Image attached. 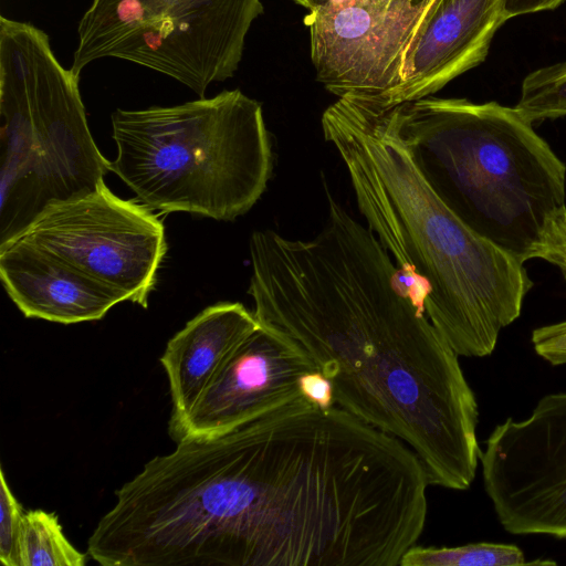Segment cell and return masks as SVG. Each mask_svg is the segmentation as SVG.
I'll return each instance as SVG.
<instances>
[{
	"mask_svg": "<svg viewBox=\"0 0 566 566\" xmlns=\"http://www.w3.org/2000/svg\"><path fill=\"white\" fill-rule=\"evenodd\" d=\"M325 192L327 219L313 239L252 233L253 313L312 358L336 406L406 443L429 484L468 490L479 408L459 355L407 296L374 232Z\"/></svg>",
	"mask_w": 566,
	"mask_h": 566,
	"instance_id": "obj_1",
	"label": "cell"
},
{
	"mask_svg": "<svg viewBox=\"0 0 566 566\" xmlns=\"http://www.w3.org/2000/svg\"><path fill=\"white\" fill-rule=\"evenodd\" d=\"M360 213L392 255L407 296L451 348L485 357L533 287L524 263L468 227L416 165L389 107L346 95L322 116Z\"/></svg>",
	"mask_w": 566,
	"mask_h": 566,
	"instance_id": "obj_2",
	"label": "cell"
},
{
	"mask_svg": "<svg viewBox=\"0 0 566 566\" xmlns=\"http://www.w3.org/2000/svg\"><path fill=\"white\" fill-rule=\"evenodd\" d=\"M389 107L439 198L521 262L566 206V166L515 107L427 96Z\"/></svg>",
	"mask_w": 566,
	"mask_h": 566,
	"instance_id": "obj_3",
	"label": "cell"
},
{
	"mask_svg": "<svg viewBox=\"0 0 566 566\" xmlns=\"http://www.w3.org/2000/svg\"><path fill=\"white\" fill-rule=\"evenodd\" d=\"M115 172L151 210L219 221L247 213L273 167L261 104L240 90L112 114Z\"/></svg>",
	"mask_w": 566,
	"mask_h": 566,
	"instance_id": "obj_4",
	"label": "cell"
},
{
	"mask_svg": "<svg viewBox=\"0 0 566 566\" xmlns=\"http://www.w3.org/2000/svg\"><path fill=\"white\" fill-rule=\"evenodd\" d=\"M78 81L44 31L0 17V245L50 205L95 190L111 171Z\"/></svg>",
	"mask_w": 566,
	"mask_h": 566,
	"instance_id": "obj_5",
	"label": "cell"
},
{
	"mask_svg": "<svg viewBox=\"0 0 566 566\" xmlns=\"http://www.w3.org/2000/svg\"><path fill=\"white\" fill-rule=\"evenodd\" d=\"M261 0H93L82 17L71 70L103 57L129 61L205 97L234 75Z\"/></svg>",
	"mask_w": 566,
	"mask_h": 566,
	"instance_id": "obj_6",
	"label": "cell"
},
{
	"mask_svg": "<svg viewBox=\"0 0 566 566\" xmlns=\"http://www.w3.org/2000/svg\"><path fill=\"white\" fill-rule=\"evenodd\" d=\"M18 238L144 308L167 251L158 216L144 203L117 197L105 181L50 205Z\"/></svg>",
	"mask_w": 566,
	"mask_h": 566,
	"instance_id": "obj_7",
	"label": "cell"
},
{
	"mask_svg": "<svg viewBox=\"0 0 566 566\" xmlns=\"http://www.w3.org/2000/svg\"><path fill=\"white\" fill-rule=\"evenodd\" d=\"M485 442L483 485L502 527L566 538V392L542 397L525 420L507 418Z\"/></svg>",
	"mask_w": 566,
	"mask_h": 566,
	"instance_id": "obj_8",
	"label": "cell"
},
{
	"mask_svg": "<svg viewBox=\"0 0 566 566\" xmlns=\"http://www.w3.org/2000/svg\"><path fill=\"white\" fill-rule=\"evenodd\" d=\"M438 0H338L304 17L316 80L337 97L381 101Z\"/></svg>",
	"mask_w": 566,
	"mask_h": 566,
	"instance_id": "obj_9",
	"label": "cell"
},
{
	"mask_svg": "<svg viewBox=\"0 0 566 566\" xmlns=\"http://www.w3.org/2000/svg\"><path fill=\"white\" fill-rule=\"evenodd\" d=\"M314 370L316 365L295 342L261 325L232 353L170 434L179 441L232 431L303 398L301 378Z\"/></svg>",
	"mask_w": 566,
	"mask_h": 566,
	"instance_id": "obj_10",
	"label": "cell"
},
{
	"mask_svg": "<svg viewBox=\"0 0 566 566\" xmlns=\"http://www.w3.org/2000/svg\"><path fill=\"white\" fill-rule=\"evenodd\" d=\"M504 0H438L408 55L399 84L381 101L394 106L440 91L481 64L506 21ZM370 99V98H368Z\"/></svg>",
	"mask_w": 566,
	"mask_h": 566,
	"instance_id": "obj_11",
	"label": "cell"
},
{
	"mask_svg": "<svg viewBox=\"0 0 566 566\" xmlns=\"http://www.w3.org/2000/svg\"><path fill=\"white\" fill-rule=\"evenodd\" d=\"M0 279L25 317L60 324L98 321L124 302L113 290L19 238L0 245Z\"/></svg>",
	"mask_w": 566,
	"mask_h": 566,
	"instance_id": "obj_12",
	"label": "cell"
},
{
	"mask_svg": "<svg viewBox=\"0 0 566 566\" xmlns=\"http://www.w3.org/2000/svg\"><path fill=\"white\" fill-rule=\"evenodd\" d=\"M260 326L243 304L221 302L170 338L160 358L171 394L170 428L184 420L232 353Z\"/></svg>",
	"mask_w": 566,
	"mask_h": 566,
	"instance_id": "obj_13",
	"label": "cell"
},
{
	"mask_svg": "<svg viewBox=\"0 0 566 566\" xmlns=\"http://www.w3.org/2000/svg\"><path fill=\"white\" fill-rule=\"evenodd\" d=\"M20 566H83L86 555L66 538L54 513L24 512L20 539Z\"/></svg>",
	"mask_w": 566,
	"mask_h": 566,
	"instance_id": "obj_14",
	"label": "cell"
},
{
	"mask_svg": "<svg viewBox=\"0 0 566 566\" xmlns=\"http://www.w3.org/2000/svg\"><path fill=\"white\" fill-rule=\"evenodd\" d=\"M541 565L526 562L523 551L512 544L471 543L454 547H410L400 566H520Z\"/></svg>",
	"mask_w": 566,
	"mask_h": 566,
	"instance_id": "obj_15",
	"label": "cell"
},
{
	"mask_svg": "<svg viewBox=\"0 0 566 566\" xmlns=\"http://www.w3.org/2000/svg\"><path fill=\"white\" fill-rule=\"evenodd\" d=\"M515 108L531 124L566 116V61L526 75Z\"/></svg>",
	"mask_w": 566,
	"mask_h": 566,
	"instance_id": "obj_16",
	"label": "cell"
},
{
	"mask_svg": "<svg viewBox=\"0 0 566 566\" xmlns=\"http://www.w3.org/2000/svg\"><path fill=\"white\" fill-rule=\"evenodd\" d=\"M23 510L11 491L4 471L0 472V560L6 566H20L19 539Z\"/></svg>",
	"mask_w": 566,
	"mask_h": 566,
	"instance_id": "obj_17",
	"label": "cell"
},
{
	"mask_svg": "<svg viewBox=\"0 0 566 566\" xmlns=\"http://www.w3.org/2000/svg\"><path fill=\"white\" fill-rule=\"evenodd\" d=\"M532 259H541L557 266L566 281V206L547 219Z\"/></svg>",
	"mask_w": 566,
	"mask_h": 566,
	"instance_id": "obj_18",
	"label": "cell"
},
{
	"mask_svg": "<svg viewBox=\"0 0 566 566\" xmlns=\"http://www.w3.org/2000/svg\"><path fill=\"white\" fill-rule=\"evenodd\" d=\"M535 353L552 366L566 365V319L532 332Z\"/></svg>",
	"mask_w": 566,
	"mask_h": 566,
	"instance_id": "obj_19",
	"label": "cell"
},
{
	"mask_svg": "<svg viewBox=\"0 0 566 566\" xmlns=\"http://www.w3.org/2000/svg\"><path fill=\"white\" fill-rule=\"evenodd\" d=\"M300 385L303 396L314 406L321 409L336 406L333 385L319 370L305 374Z\"/></svg>",
	"mask_w": 566,
	"mask_h": 566,
	"instance_id": "obj_20",
	"label": "cell"
},
{
	"mask_svg": "<svg viewBox=\"0 0 566 566\" xmlns=\"http://www.w3.org/2000/svg\"><path fill=\"white\" fill-rule=\"evenodd\" d=\"M564 1L566 0H504L503 13L505 20H509L521 14L555 9Z\"/></svg>",
	"mask_w": 566,
	"mask_h": 566,
	"instance_id": "obj_21",
	"label": "cell"
},
{
	"mask_svg": "<svg viewBox=\"0 0 566 566\" xmlns=\"http://www.w3.org/2000/svg\"><path fill=\"white\" fill-rule=\"evenodd\" d=\"M291 1L307 9L308 11H312L314 9H317L319 7H323L325 4H328L331 2H335L338 0H291Z\"/></svg>",
	"mask_w": 566,
	"mask_h": 566,
	"instance_id": "obj_22",
	"label": "cell"
}]
</instances>
